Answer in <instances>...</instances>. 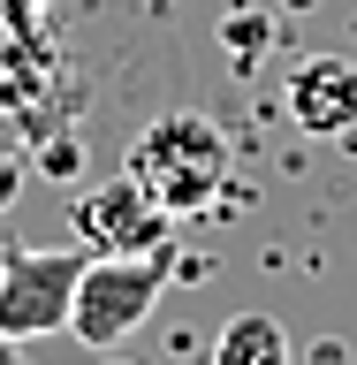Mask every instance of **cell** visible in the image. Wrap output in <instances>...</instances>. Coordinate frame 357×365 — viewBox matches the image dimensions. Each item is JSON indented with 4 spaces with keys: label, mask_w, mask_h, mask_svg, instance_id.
<instances>
[{
    "label": "cell",
    "mask_w": 357,
    "mask_h": 365,
    "mask_svg": "<svg viewBox=\"0 0 357 365\" xmlns=\"http://www.w3.org/2000/svg\"><path fill=\"white\" fill-rule=\"evenodd\" d=\"M228 168H236L228 130L205 107L152 114V122L130 137V160H122V175H137V190H152V205H167L175 221H190V213H205V205L221 198Z\"/></svg>",
    "instance_id": "cell-1"
},
{
    "label": "cell",
    "mask_w": 357,
    "mask_h": 365,
    "mask_svg": "<svg viewBox=\"0 0 357 365\" xmlns=\"http://www.w3.org/2000/svg\"><path fill=\"white\" fill-rule=\"evenodd\" d=\"M68 236L91 259H160L175 236V213L152 205V190H137V175H107L68 198Z\"/></svg>",
    "instance_id": "cell-2"
},
{
    "label": "cell",
    "mask_w": 357,
    "mask_h": 365,
    "mask_svg": "<svg viewBox=\"0 0 357 365\" xmlns=\"http://www.w3.org/2000/svg\"><path fill=\"white\" fill-rule=\"evenodd\" d=\"M289 122L304 137H350L357 130V61L350 53H304L289 68Z\"/></svg>",
    "instance_id": "cell-5"
},
{
    "label": "cell",
    "mask_w": 357,
    "mask_h": 365,
    "mask_svg": "<svg viewBox=\"0 0 357 365\" xmlns=\"http://www.w3.org/2000/svg\"><path fill=\"white\" fill-rule=\"evenodd\" d=\"M99 365H122V358H99Z\"/></svg>",
    "instance_id": "cell-11"
},
{
    "label": "cell",
    "mask_w": 357,
    "mask_h": 365,
    "mask_svg": "<svg viewBox=\"0 0 357 365\" xmlns=\"http://www.w3.org/2000/svg\"><path fill=\"white\" fill-rule=\"evenodd\" d=\"M8 251H16V244H8V236H0V267H8Z\"/></svg>",
    "instance_id": "cell-10"
},
{
    "label": "cell",
    "mask_w": 357,
    "mask_h": 365,
    "mask_svg": "<svg viewBox=\"0 0 357 365\" xmlns=\"http://www.w3.org/2000/svg\"><path fill=\"white\" fill-rule=\"evenodd\" d=\"M0 365H23V342H8V335H0Z\"/></svg>",
    "instance_id": "cell-9"
},
{
    "label": "cell",
    "mask_w": 357,
    "mask_h": 365,
    "mask_svg": "<svg viewBox=\"0 0 357 365\" xmlns=\"http://www.w3.org/2000/svg\"><path fill=\"white\" fill-rule=\"evenodd\" d=\"M228 46H236V53L251 61V53L267 46V16H259V23H228Z\"/></svg>",
    "instance_id": "cell-8"
},
{
    "label": "cell",
    "mask_w": 357,
    "mask_h": 365,
    "mask_svg": "<svg viewBox=\"0 0 357 365\" xmlns=\"http://www.w3.org/2000/svg\"><path fill=\"white\" fill-rule=\"evenodd\" d=\"M213 365H296L289 327L274 312H236L221 335H213Z\"/></svg>",
    "instance_id": "cell-6"
},
{
    "label": "cell",
    "mask_w": 357,
    "mask_h": 365,
    "mask_svg": "<svg viewBox=\"0 0 357 365\" xmlns=\"http://www.w3.org/2000/svg\"><path fill=\"white\" fill-rule=\"evenodd\" d=\"M91 251H31L16 244L8 267H0V335L8 342H38V335H61L68 312H76V274H84Z\"/></svg>",
    "instance_id": "cell-4"
},
{
    "label": "cell",
    "mask_w": 357,
    "mask_h": 365,
    "mask_svg": "<svg viewBox=\"0 0 357 365\" xmlns=\"http://www.w3.org/2000/svg\"><path fill=\"white\" fill-rule=\"evenodd\" d=\"M160 289H167V251H160V259H84L68 327H76V342H91V350H114V342H130L137 327L152 319Z\"/></svg>",
    "instance_id": "cell-3"
},
{
    "label": "cell",
    "mask_w": 357,
    "mask_h": 365,
    "mask_svg": "<svg viewBox=\"0 0 357 365\" xmlns=\"http://www.w3.org/2000/svg\"><path fill=\"white\" fill-rule=\"evenodd\" d=\"M23 175H31V168H23V153L8 145V137H0V213L23 198Z\"/></svg>",
    "instance_id": "cell-7"
}]
</instances>
